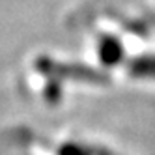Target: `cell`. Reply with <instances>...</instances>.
<instances>
[{
  "instance_id": "obj_1",
  "label": "cell",
  "mask_w": 155,
  "mask_h": 155,
  "mask_svg": "<svg viewBox=\"0 0 155 155\" xmlns=\"http://www.w3.org/2000/svg\"><path fill=\"white\" fill-rule=\"evenodd\" d=\"M133 71H135V75H140V77H153V79H155V56L138 60L135 65H133Z\"/></svg>"
}]
</instances>
